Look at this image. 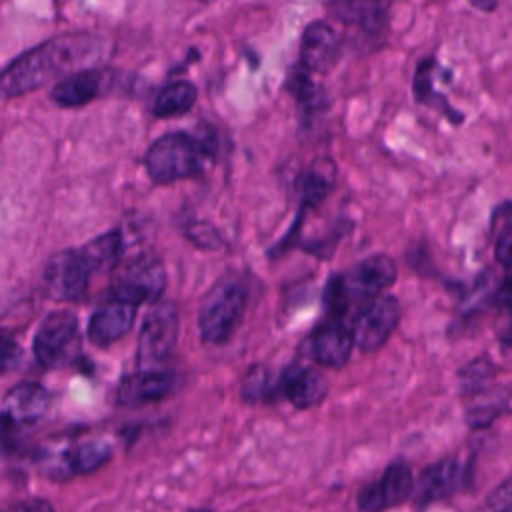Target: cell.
<instances>
[{
	"label": "cell",
	"instance_id": "6da1fadb",
	"mask_svg": "<svg viewBox=\"0 0 512 512\" xmlns=\"http://www.w3.org/2000/svg\"><path fill=\"white\" fill-rule=\"evenodd\" d=\"M106 52V42L88 32H70L54 36L32 50L20 54L0 72V98L28 94L48 82L96 64Z\"/></svg>",
	"mask_w": 512,
	"mask_h": 512
},
{
	"label": "cell",
	"instance_id": "7a4b0ae2",
	"mask_svg": "<svg viewBox=\"0 0 512 512\" xmlns=\"http://www.w3.org/2000/svg\"><path fill=\"white\" fill-rule=\"evenodd\" d=\"M214 156V134L168 132L148 146L144 168L154 184H174L202 174Z\"/></svg>",
	"mask_w": 512,
	"mask_h": 512
},
{
	"label": "cell",
	"instance_id": "3957f363",
	"mask_svg": "<svg viewBox=\"0 0 512 512\" xmlns=\"http://www.w3.org/2000/svg\"><path fill=\"white\" fill-rule=\"evenodd\" d=\"M396 280V264L388 254H372L342 274H332L324 288V306L332 320L342 316L354 304H366L384 294Z\"/></svg>",
	"mask_w": 512,
	"mask_h": 512
},
{
	"label": "cell",
	"instance_id": "277c9868",
	"mask_svg": "<svg viewBox=\"0 0 512 512\" xmlns=\"http://www.w3.org/2000/svg\"><path fill=\"white\" fill-rule=\"evenodd\" d=\"M246 306V288L234 276H222L206 292L200 314L198 328L202 340L210 344L226 342L238 328Z\"/></svg>",
	"mask_w": 512,
	"mask_h": 512
},
{
	"label": "cell",
	"instance_id": "5b68a950",
	"mask_svg": "<svg viewBox=\"0 0 512 512\" xmlns=\"http://www.w3.org/2000/svg\"><path fill=\"white\" fill-rule=\"evenodd\" d=\"M34 356L40 366L54 370L62 368L80 352L78 318L70 310L50 312L38 326L32 342Z\"/></svg>",
	"mask_w": 512,
	"mask_h": 512
},
{
	"label": "cell",
	"instance_id": "8992f818",
	"mask_svg": "<svg viewBox=\"0 0 512 512\" xmlns=\"http://www.w3.org/2000/svg\"><path fill=\"white\" fill-rule=\"evenodd\" d=\"M178 326V310L172 302H152L138 336V362L144 366L142 370L158 368V364L170 358L178 342Z\"/></svg>",
	"mask_w": 512,
	"mask_h": 512
},
{
	"label": "cell",
	"instance_id": "52a82bcc",
	"mask_svg": "<svg viewBox=\"0 0 512 512\" xmlns=\"http://www.w3.org/2000/svg\"><path fill=\"white\" fill-rule=\"evenodd\" d=\"M166 288L164 264L154 256H138L122 266L110 286V298L140 306L156 302Z\"/></svg>",
	"mask_w": 512,
	"mask_h": 512
},
{
	"label": "cell",
	"instance_id": "ba28073f",
	"mask_svg": "<svg viewBox=\"0 0 512 512\" xmlns=\"http://www.w3.org/2000/svg\"><path fill=\"white\" fill-rule=\"evenodd\" d=\"M400 320V302L390 294H380L360 306L352 320V342L364 352L382 348Z\"/></svg>",
	"mask_w": 512,
	"mask_h": 512
},
{
	"label": "cell",
	"instance_id": "9c48e42d",
	"mask_svg": "<svg viewBox=\"0 0 512 512\" xmlns=\"http://www.w3.org/2000/svg\"><path fill=\"white\" fill-rule=\"evenodd\" d=\"M96 268L78 250L56 252L44 268V288L56 300H78L86 294Z\"/></svg>",
	"mask_w": 512,
	"mask_h": 512
},
{
	"label": "cell",
	"instance_id": "30bf717a",
	"mask_svg": "<svg viewBox=\"0 0 512 512\" xmlns=\"http://www.w3.org/2000/svg\"><path fill=\"white\" fill-rule=\"evenodd\" d=\"M48 404V392L38 382H22L10 388L0 408V440L4 446H12V438L22 426L38 422Z\"/></svg>",
	"mask_w": 512,
	"mask_h": 512
},
{
	"label": "cell",
	"instance_id": "8fae6325",
	"mask_svg": "<svg viewBox=\"0 0 512 512\" xmlns=\"http://www.w3.org/2000/svg\"><path fill=\"white\" fill-rule=\"evenodd\" d=\"M412 490V470L404 462H394L384 470L378 480L366 484L358 492V508L362 512H382L404 502Z\"/></svg>",
	"mask_w": 512,
	"mask_h": 512
},
{
	"label": "cell",
	"instance_id": "7c38bea8",
	"mask_svg": "<svg viewBox=\"0 0 512 512\" xmlns=\"http://www.w3.org/2000/svg\"><path fill=\"white\" fill-rule=\"evenodd\" d=\"M340 56V36L324 20L310 22L300 36V66L310 74H326Z\"/></svg>",
	"mask_w": 512,
	"mask_h": 512
},
{
	"label": "cell",
	"instance_id": "4fadbf2b",
	"mask_svg": "<svg viewBox=\"0 0 512 512\" xmlns=\"http://www.w3.org/2000/svg\"><path fill=\"white\" fill-rule=\"evenodd\" d=\"M110 84V76L100 68H82L64 78H60L52 90L50 98L62 108H80L100 98Z\"/></svg>",
	"mask_w": 512,
	"mask_h": 512
},
{
	"label": "cell",
	"instance_id": "5bb4252c",
	"mask_svg": "<svg viewBox=\"0 0 512 512\" xmlns=\"http://www.w3.org/2000/svg\"><path fill=\"white\" fill-rule=\"evenodd\" d=\"M136 306L108 298L102 306H98L88 320V340L94 346H110L126 336L134 324Z\"/></svg>",
	"mask_w": 512,
	"mask_h": 512
},
{
	"label": "cell",
	"instance_id": "9a60e30c",
	"mask_svg": "<svg viewBox=\"0 0 512 512\" xmlns=\"http://www.w3.org/2000/svg\"><path fill=\"white\" fill-rule=\"evenodd\" d=\"M352 334L342 320H330L314 330L308 340L310 356L328 368H342L352 354Z\"/></svg>",
	"mask_w": 512,
	"mask_h": 512
},
{
	"label": "cell",
	"instance_id": "2e32d148",
	"mask_svg": "<svg viewBox=\"0 0 512 512\" xmlns=\"http://www.w3.org/2000/svg\"><path fill=\"white\" fill-rule=\"evenodd\" d=\"M324 376L304 364H290L278 378V394H282L296 408H310L326 396Z\"/></svg>",
	"mask_w": 512,
	"mask_h": 512
},
{
	"label": "cell",
	"instance_id": "e0dca14e",
	"mask_svg": "<svg viewBox=\"0 0 512 512\" xmlns=\"http://www.w3.org/2000/svg\"><path fill=\"white\" fill-rule=\"evenodd\" d=\"M172 386H174V376L170 372H164L160 368L140 370L138 374H132L122 380L118 388V402L128 406L156 402L168 396Z\"/></svg>",
	"mask_w": 512,
	"mask_h": 512
},
{
	"label": "cell",
	"instance_id": "ac0fdd59",
	"mask_svg": "<svg viewBox=\"0 0 512 512\" xmlns=\"http://www.w3.org/2000/svg\"><path fill=\"white\" fill-rule=\"evenodd\" d=\"M336 188V166L322 158L302 170L294 180V190L300 200V210L308 212L318 206Z\"/></svg>",
	"mask_w": 512,
	"mask_h": 512
},
{
	"label": "cell",
	"instance_id": "d6986e66",
	"mask_svg": "<svg viewBox=\"0 0 512 512\" xmlns=\"http://www.w3.org/2000/svg\"><path fill=\"white\" fill-rule=\"evenodd\" d=\"M464 480V468L456 460H442L426 468L416 480V500L420 504L434 502L438 498H446L454 490L460 488Z\"/></svg>",
	"mask_w": 512,
	"mask_h": 512
},
{
	"label": "cell",
	"instance_id": "ffe728a7",
	"mask_svg": "<svg viewBox=\"0 0 512 512\" xmlns=\"http://www.w3.org/2000/svg\"><path fill=\"white\" fill-rule=\"evenodd\" d=\"M330 12L346 26H356L368 34L386 28V6L380 0H332Z\"/></svg>",
	"mask_w": 512,
	"mask_h": 512
},
{
	"label": "cell",
	"instance_id": "44dd1931",
	"mask_svg": "<svg viewBox=\"0 0 512 512\" xmlns=\"http://www.w3.org/2000/svg\"><path fill=\"white\" fill-rule=\"evenodd\" d=\"M284 90L298 102V108L306 120L318 116L324 108H328V96L322 86L312 80V74L304 70L300 64H294L284 82Z\"/></svg>",
	"mask_w": 512,
	"mask_h": 512
},
{
	"label": "cell",
	"instance_id": "7402d4cb",
	"mask_svg": "<svg viewBox=\"0 0 512 512\" xmlns=\"http://www.w3.org/2000/svg\"><path fill=\"white\" fill-rule=\"evenodd\" d=\"M198 100V88L188 80H174L162 86L152 104L150 112L156 118H174L186 114Z\"/></svg>",
	"mask_w": 512,
	"mask_h": 512
},
{
	"label": "cell",
	"instance_id": "603a6c76",
	"mask_svg": "<svg viewBox=\"0 0 512 512\" xmlns=\"http://www.w3.org/2000/svg\"><path fill=\"white\" fill-rule=\"evenodd\" d=\"M438 68L436 60L434 58H424L418 62L416 70H414V80H412V90H414V98L416 102L420 104H426V106H436L440 108L454 124H460L462 122V114L452 110L450 104L434 90L432 86V76H434V70Z\"/></svg>",
	"mask_w": 512,
	"mask_h": 512
},
{
	"label": "cell",
	"instance_id": "cb8c5ba5",
	"mask_svg": "<svg viewBox=\"0 0 512 512\" xmlns=\"http://www.w3.org/2000/svg\"><path fill=\"white\" fill-rule=\"evenodd\" d=\"M112 456V448L102 440H90L66 454V466L70 474H92L102 468Z\"/></svg>",
	"mask_w": 512,
	"mask_h": 512
},
{
	"label": "cell",
	"instance_id": "d4e9b609",
	"mask_svg": "<svg viewBox=\"0 0 512 512\" xmlns=\"http://www.w3.org/2000/svg\"><path fill=\"white\" fill-rule=\"evenodd\" d=\"M84 256L90 260V264L98 270L114 264L122 252V234L120 230H108L102 236L90 240L80 248Z\"/></svg>",
	"mask_w": 512,
	"mask_h": 512
},
{
	"label": "cell",
	"instance_id": "484cf974",
	"mask_svg": "<svg viewBox=\"0 0 512 512\" xmlns=\"http://www.w3.org/2000/svg\"><path fill=\"white\" fill-rule=\"evenodd\" d=\"M496 226L494 232V256L498 264L506 270L510 266V250H512V226H510V202L504 200L496 210L492 218Z\"/></svg>",
	"mask_w": 512,
	"mask_h": 512
},
{
	"label": "cell",
	"instance_id": "4316f807",
	"mask_svg": "<svg viewBox=\"0 0 512 512\" xmlns=\"http://www.w3.org/2000/svg\"><path fill=\"white\" fill-rule=\"evenodd\" d=\"M242 398L248 402H260L272 398L278 392V382L272 384V376L262 368L254 366L242 380Z\"/></svg>",
	"mask_w": 512,
	"mask_h": 512
},
{
	"label": "cell",
	"instance_id": "83f0119b",
	"mask_svg": "<svg viewBox=\"0 0 512 512\" xmlns=\"http://www.w3.org/2000/svg\"><path fill=\"white\" fill-rule=\"evenodd\" d=\"M494 374V364L482 356V358H476L474 362H470L468 366L462 368L460 376H462V390L466 394H476L480 392L482 384H486Z\"/></svg>",
	"mask_w": 512,
	"mask_h": 512
},
{
	"label": "cell",
	"instance_id": "f1b7e54d",
	"mask_svg": "<svg viewBox=\"0 0 512 512\" xmlns=\"http://www.w3.org/2000/svg\"><path fill=\"white\" fill-rule=\"evenodd\" d=\"M350 228H352V222H340L324 238L302 242V250L314 254L316 258H328L334 252V248L338 246V242L348 234Z\"/></svg>",
	"mask_w": 512,
	"mask_h": 512
},
{
	"label": "cell",
	"instance_id": "f546056e",
	"mask_svg": "<svg viewBox=\"0 0 512 512\" xmlns=\"http://www.w3.org/2000/svg\"><path fill=\"white\" fill-rule=\"evenodd\" d=\"M186 234L198 248H204V250H218L224 244L218 230L208 222H192Z\"/></svg>",
	"mask_w": 512,
	"mask_h": 512
},
{
	"label": "cell",
	"instance_id": "4dcf8cb0",
	"mask_svg": "<svg viewBox=\"0 0 512 512\" xmlns=\"http://www.w3.org/2000/svg\"><path fill=\"white\" fill-rule=\"evenodd\" d=\"M490 512H510L512 510V480L504 478L486 498Z\"/></svg>",
	"mask_w": 512,
	"mask_h": 512
},
{
	"label": "cell",
	"instance_id": "1f68e13d",
	"mask_svg": "<svg viewBox=\"0 0 512 512\" xmlns=\"http://www.w3.org/2000/svg\"><path fill=\"white\" fill-rule=\"evenodd\" d=\"M22 360V350L16 340L0 336V376L12 372Z\"/></svg>",
	"mask_w": 512,
	"mask_h": 512
},
{
	"label": "cell",
	"instance_id": "d6a6232c",
	"mask_svg": "<svg viewBox=\"0 0 512 512\" xmlns=\"http://www.w3.org/2000/svg\"><path fill=\"white\" fill-rule=\"evenodd\" d=\"M10 512H54V508L50 506V502L46 500H28L18 504L14 510Z\"/></svg>",
	"mask_w": 512,
	"mask_h": 512
},
{
	"label": "cell",
	"instance_id": "836d02e7",
	"mask_svg": "<svg viewBox=\"0 0 512 512\" xmlns=\"http://www.w3.org/2000/svg\"><path fill=\"white\" fill-rule=\"evenodd\" d=\"M474 8H478V10H484V12H492L496 6H498V2L500 0H468Z\"/></svg>",
	"mask_w": 512,
	"mask_h": 512
},
{
	"label": "cell",
	"instance_id": "e575fe53",
	"mask_svg": "<svg viewBox=\"0 0 512 512\" xmlns=\"http://www.w3.org/2000/svg\"><path fill=\"white\" fill-rule=\"evenodd\" d=\"M190 512H208V510H190Z\"/></svg>",
	"mask_w": 512,
	"mask_h": 512
},
{
	"label": "cell",
	"instance_id": "d590c367",
	"mask_svg": "<svg viewBox=\"0 0 512 512\" xmlns=\"http://www.w3.org/2000/svg\"><path fill=\"white\" fill-rule=\"evenodd\" d=\"M380 2H384V0H380Z\"/></svg>",
	"mask_w": 512,
	"mask_h": 512
}]
</instances>
